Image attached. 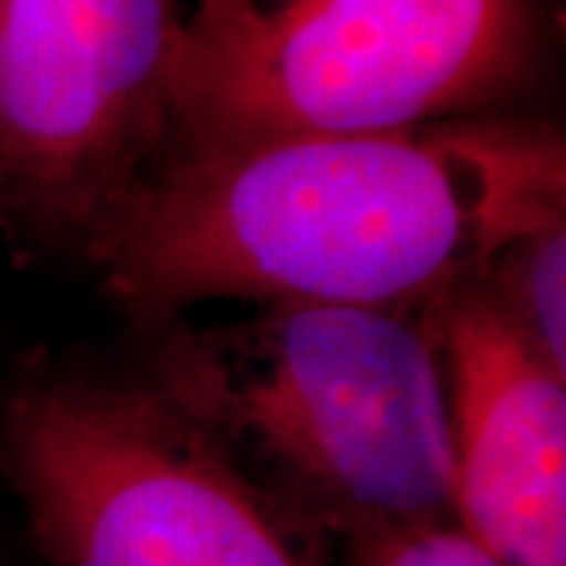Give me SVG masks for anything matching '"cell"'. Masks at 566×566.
<instances>
[{
	"label": "cell",
	"mask_w": 566,
	"mask_h": 566,
	"mask_svg": "<svg viewBox=\"0 0 566 566\" xmlns=\"http://www.w3.org/2000/svg\"><path fill=\"white\" fill-rule=\"evenodd\" d=\"M349 566H497L453 523L363 532L346 542Z\"/></svg>",
	"instance_id": "ba28073f"
},
{
	"label": "cell",
	"mask_w": 566,
	"mask_h": 566,
	"mask_svg": "<svg viewBox=\"0 0 566 566\" xmlns=\"http://www.w3.org/2000/svg\"><path fill=\"white\" fill-rule=\"evenodd\" d=\"M453 424V526L497 566H566V378L469 283L422 312Z\"/></svg>",
	"instance_id": "8992f818"
},
{
	"label": "cell",
	"mask_w": 566,
	"mask_h": 566,
	"mask_svg": "<svg viewBox=\"0 0 566 566\" xmlns=\"http://www.w3.org/2000/svg\"><path fill=\"white\" fill-rule=\"evenodd\" d=\"M566 378V205L523 223L475 283Z\"/></svg>",
	"instance_id": "52a82bcc"
},
{
	"label": "cell",
	"mask_w": 566,
	"mask_h": 566,
	"mask_svg": "<svg viewBox=\"0 0 566 566\" xmlns=\"http://www.w3.org/2000/svg\"><path fill=\"white\" fill-rule=\"evenodd\" d=\"M542 57V0H196L167 76V151L479 117L523 95Z\"/></svg>",
	"instance_id": "3957f363"
},
{
	"label": "cell",
	"mask_w": 566,
	"mask_h": 566,
	"mask_svg": "<svg viewBox=\"0 0 566 566\" xmlns=\"http://www.w3.org/2000/svg\"><path fill=\"white\" fill-rule=\"evenodd\" d=\"M554 205L564 136L535 120L167 151L92 268L145 324L211 300L422 315Z\"/></svg>",
	"instance_id": "6da1fadb"
},
{
	"label": "cell",
	"mask_w": 566,
	"mask_h": 566,
	"mask_svg": "<svg viewBox=\"0 0 566 566\" xmlns=\"http://www.w3.org/2000/svg\"><path fill=\"white\" fill-rule=\"evenodd\" d=\"M0 469L54 566H318L151 381L25 371L0 400Z\"/></svg>",
	"instance_id": "277c9868"
},
{
	"label": "cell",
	"mask_w": 566,
	"mask_h": 566,
	"mask_svg": "<svg viewBox=\"0 0 566 566\" xmlns=\"http://www.w3.org/2000/svg\"><path fill=\"white\" fill-rule=\"evenodd\" d=\"M177 0H0V230L95 264L170 145Z\"/></svg>",
	"instance_id": "5b68a950"
},
{
	"label": "cell",
	"mask_w": 566,
	"mask_h": 566,
	"mask_svg": "<svg viewBox=\"0 0 566 566\" xmlns=\"http://www.w3.org/2000/svg\"><path fill=\"white\" fill-rule=\"evenodd\" d=\"M151 385L300 528L453 523V424L424 315L259 305L164 324Z\"/></svg>",
	"instance_id": "7a4b0ae2"
}]
</instances>
